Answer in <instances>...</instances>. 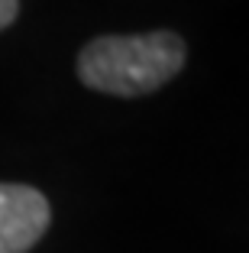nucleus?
Segmentation results:
<instances>
[{
	"label": "nucleus",
	"instance_id": "nucleus-2",
	"mask_svg": "<svg viewBox=\"0 0 249 253\" xmlns=\"http://www.w3.org/2000/svg\"><path fill=\"white\" fill-rule=\"evenodd\" d=\"M52 224V208L39 188L0 182V253H26Z\"/></svg>",
	"mask_w": 249,
	"mask_h": 253
},
{
	"label": "nucleus",
	"instance_id": "nucleus-1",
	"mask_svg": "<svg viewBox=\"0 0 249 253\" xmlns=\"http://www.w3.org/2000/svg\"><path fill=\"white\" fill-rule=\"evenodd\" d=\"M184 39L172 30L97 36L78 52V78L113 97H142L169 84L184 68Z\"/></svg>",
	"mask_w": 249,
	"mask_h": 253
},
{
	"label": "nucleus",
	"instance_id": "nucleus-3",
	"mask_svg": "<svg viewBox=\"0 0 249 253\" xmlns=\"http://www.w3.org/2000/svg\"><path fill=\"white\" fill-rule=\"evenodd\" d=\"M20 13V0H0V30H7Z\"/></svg>",
	"mask_w": 249,
	"mask_h": 253
}]
</instances>
